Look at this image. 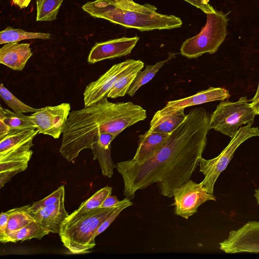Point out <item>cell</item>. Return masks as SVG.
Here are the masks:
<instances>
[{"instance_id": "27", "label": "cell", "mask_w": 259, "mask_h": 259, "mask_svg": "<svg viewBox=\"0 0 259 259\" xmlns=\"http://www.w3.org/2000/svg\"><path fill=\"white\" fill-rule=\"evenodd\" d=\"M144 62L119 78L107 95V98H116L123 97L136 78L138 73L144 67Z\"/></svg>"}, {"instance_id": "11", "label": "cell", "mask_w": 259, "mask_h": 259, "mask_svg": "<svg viewBox=\"0 0 259 259\" xmlns=\"http://www.w3.org/2000/svg\"><path fill=\"white\" fill-rule=\"evenodd\" d=\"M219 245L220 249L226 253H259V222L249 221L231 231Z\"/></svg>"}, {"instance_id": "7", "label": "cell", "mask_w": 259, "mask_h": 259, "mask_svg": "<svg viewBox=\"0 0 259 259\" xmlns=\"http://www.w3.org/2000/svg\"><path fill=\"white\" fill-rule=\"evenodd\" d=\"M258 136V128L252 127L250 124H246L239 128L229 144L218 156L210 159H205L202 157L200 158L199 171L204 176L201 183L207 192L213 194L217 179L228 166L237 148L247 139Z\"/></svg>"}, {"instance_id": "22", "label": "cell", "mask_w": 259, "mask_h": 259, "mask_svg": "<svg viewBox=\"0 0 259 259\" xmlns=\"http://www.w3.org/2000/svg\"><path fill=\"white\" fill-rule=\"evenodd\" d=\"M51 34L47 32H28L22 29H15L10 26L0 32V44L18 42L30 39H49Z\"/></svg>"}, {"instance_id": "19", "label": "cell", "mask_w": 259, "mask_h": 259, "mask_svg": "<svg viewBox=\"0 0 259 259\" xmlns=\"http://www.w3.org/2000/svg\"><path fill=\"white\" fill-rule=\"evenodd\" d=\"M169 134L148 130L139 135L138 148L132 159L141 163L151 158L161 148Z\"/></svg>"}, {"instance_id": "23", "label": "cell", "mask_w": 259, "mask_h": 259, "mask_svg": "<svg viewBox=\"0 0 259 259\" xmlns=\"http://www.w3.org/2000/svg\"><path fill=\"white\" fill-rule=\"evenodd\" d=\"M0 120L5 123L10 129H37L36 125L30 115L23 113H16L7 109L0 107Z\"/></svg>"}, {"instance_id": "12", "label": "cell", "mask_w": 259, "mask_h": 259, "mask_svg": "<svg viewBox=\"0 0 259 259\" xmlns=\"http://www.w3.org/2000/svg\"><path fill=\"white\" fill-rule=\"evenodd\" d=\"M140 38L122 37L96 42L91 49L88 57L90 64L126 56L132 52Z\"/></svg>"}, {"instance_id": "28", "label": "cell", "mask_w": 259, "mask_h": 259, "mask_svg": "<svg viewBox=\"0 0 259 259\" xmlns=\"http://www.w3.org/2000/svg\"><path fill=\"white\" fill-rule=\"evenodd\" d=\"M0 96L6 105L16 113H34L38 110L22 102L5 88L2 83L0 84Z\"/></svg>"}, {"instance_id": "13", "label": "cell", "mask_w": 259, "mask_h": 259, "mask_svg": "<svg viewBox=\"0 0 259 259\" xmlns=\"http://www.w3.org/2000/svg\"><path fill=\"white\" fill-rule=\"evenodd\" d=\"M65 197L57 203L29 212L34 220L50 233L59 234L61 225L69 215L64 205Z\"/></svg>"}, {"instance_id": "14", "label": "cell", "mask_w": 259, "mask_h": 259, "mask_svg": "<svg viewBox=\"0 0 259 259\" xmlns=\"http://www.w3.org/2000/svg\"><path fill=\"white\" fill-rule=\"evenodd\" d=\"M230 94L223 88L210 87L208 89L198 92L191 96L174 101H168L161 109L162 111L177 110L182 108L200 105L215 101L228 99Z\"/></svg>"}, {"instance_id": "8", "label": "cell", "mask_w": 259, "mask_h": 259, "mask_svg": "<svg viewBox=\"0 0 259 259\" xmlns=\"http://www.w3.org/2000/svg\"><path fill=\"white\" fill-rule=\"evenodd\" d=\"M143 63L141 60L127 59L113 65L96 81L89 83L83 92L84 106L91 105L107 98L117 80Z\"/></svg>"}, {"instance_id": "6", "label": "cell", "mask_w": 259, "mask_h": 259, "mask_svg": "<svg viewBox=\"0 0 259 259\" xmlns=\"http://www.w3.org/2000/svg\"><path fill=\"white\" fill-rule=\"evenodd\" d=\"M246 96L233 102L222 101L210 116L209 127L232 138L242 124L254 122L256 115Z\"/></svg>"}, {"instance_id": "25", "label": "cell", "mask_w": 259, "mask_h": 259, "mask_svg": "<svg viewBox=\"0 0 259 259\" xmlns=\"http://www.w3.org/2000/svg\"><path fill=\"white\" fill-rule=\"evenodd\" d=\"M172 55H171L167 59L158 62L154 65H147L143 71H140L138 73L126 94L131 97L133 96L139 89L148 83L154 77L160 68L172 58Z\"/></svg>"}, {"instance_id": "38", "label": "cell", "mask_w": 259, "mask_h": 259, "mask_svg": "<svg viewBox=\"0 0 259 259\" xmlns=\"http://www.w3.org/2000/svg\"><path fill=\"white\" fill-rule=\"evenodd\" d=\"M254 197H255L257 202L259 205V188L255 190Z\"/></svg>"}, {"instance_id": "10", "label": "cell", "mask_w": 259, "mask_h": 259, "mask_svg": "<svg viewBox=\"0 0 259 259\" xmlns=\"http://www.w3.org/2000/svg\"><path fill=\"white\" fill-rule=\"evenodd\" d=\"M70 109L69 103H62L38 109L30 116L39 133L58 139L64 131Z\"/></svg>"}, {"instance_id": "5", "label": "cell", "mask_w": 259, "mask_h": 259, "mask_svg": "<svg viewBox=\"0 0 259 259\" xmlns=\"http://www.w3.org/2000/svg\"><path fill=\"white\" fill-rule=\"evenodd\" d=\"M230 13L216 11L214 13L207 14L205 26L197 35L183 42L181 54L188 59H194L205 53H216L228 34Z\"/></svg>"}, {"instance_id": "26", "label": "cell", "mask_w": 259, "mask_h": 259, "mask_svg": "<svg viewBox=\"0 0 259 259\" xmlns=\"http://www.w3.org/2000/svg\"><path fill=\"white\" fill-rule=\"evenodd\" d=\"M63 0H36V21H53L57 19Z\"/></svg>"}, {"instance_id": "39", "label": "cell", "mask_w": 259, "mask_h": 259, "mask_svg": "<svg viewBox=\"0 0 259 259\" xmlns=\"http://www.w3.org/2000/svg\"><path fill=\"white\" fill-rule=\"evenodd\" d=\"M130 1H133V0H130Z\"/></svg>"}, {"instance_id": "4", "label": "cell", "mask_w": 259, "mask_h": 259, "mask_svg": "<svg viewBox=\"0 0 259 259\" xmlns=\"http://www.w3.org/2000/svg\"><path fill=\"white\" fill-rule=\"evenodd\" d=\"M120 202V201H119ZM96 208L84 212L73 211L62 223L59 235L71 253L84 254L96 245L95 233L101 224L118 206Z\"/></svg>"}, {"instance_id": "3", "label": "cell", "mask_w": 259, "mask_h": 259, "mask_svg": "<svg viewBox=\"0 0 259 259\" xmlns=\"http://www.w3.org/2000/svg\"><path fill=\"white\" fill-rule=\"evenodd\" d=\"M82 9L94 18L141 31L171 29L183 24L180 18L161 14L154 6L141 5L130 0H95L87 2Z\"/></svg>"}, {"instance_id": "20", "label": "cell", "mask_w": 259, "mask_h": 259, "mask_svg": "<svg viewBox=\"0 0 259 259\" xmlns=\"http://www.w3.org/2000/svg\"><path fill=\"white\" fill-rule=\"evenodd\" d=\"M184 108L170 111H157L150 123L149 131L170 134L186 119Z\"/></svg>"}, {"instance_id": "37", "label": "cell", "mask_w": 259, "mask_h": 259, "mask_svg": "<svg viewBox=\"0 0 259 259\" xmlns=\"http://www.w3.org/2000/svg\"><path fill=\"white\" fill-rule=\"evenodd\" d=\"M258 98H259V81H258V87H257V89L256 90V92L255 95L254 96V97L249 101H251V102H253L256 101Z\"/></svg>"}, {"instance_id": "17", "label": "cell", "mask_w": 259, "mask_h": 259, "mask_svg": "<svg viewBox=\"0 0 259 259\" xmlns=\"http://www.w3.org/2000/svg\"><path fill=\"white\" fill-rule=\"evenodd\" d=\"M32 154L33 151L29 150L0 157V188L16 174L27 168Z\"/></svg>"}, {"instance_id": "30", "label": "cell", "mask_w": 259, "mask_h": 259, "mask_svg": "<svg viewBox=\"0 0 259 259\" xmlns=\"http://www.w3.org/2000/svg\"><path fill=\"white\" fill-rule=\"evenodd\" d=\"M65 196V187L64 185H61L48 196L33 203L28 208L27 210L29 212H33L42 207L55 204L61 199L64 198Z\"/></svg>"}, {"instance_id": "2", "label": "cell", "mask_w": 259, "mask_h": 259, "mask_svg": "<svg viewBox=\"0 0 259 259\" xmlns=\"http://www.w3.org/2000/svg\"><path fill=\"white\" fill-rule=\"evenodd\" d=\"M107 98L70 112L59 150L68 162H73L82 150L91 149L100 134L109 133L117 137L147 117L146 110L138 105L113 103Z\"/></svg>"}, {"instance_id": "35", "label": "cell", "mask_w": 259, "mask_h": 259, "mask_svg": "<svg viewBox=\"0 0 259 259\" xmlns=\"http://www.w3.org/2000/svg\"><path fill=\"white\" fill-rule=\"evenodd\" d=\"M31 0H12L13 3L21 9L26 8Z\"/></svg>"}, {"instance_id": "15", "label": "cell", "mask_w": 259, "mask_h": 259, "mask_svg": "<svg viewBox=\"0 0 259 259\" xmlns=\"http://www.w3.org/2000/svg\"><path fill=\"white\" fill-rule=\"evenodd\" d=\"M39 133L37 129L13 130L0 139V157L30 150L33 140Z\"/></svg>"}, {"instance_id": "9", "label": "cell", "mask_w": 259, "mask_h": 259, "mask_svg": "<svg viewBox=\"0 0 259 259\" xmlns=\"http://www.w3.org/2000/svg\"><path fill=\"white\" fill-rule=\"evenodd\" d=\"M173 196L175 214L186 220L196 213L202 204L216 200L213 194L203 188L201 182L197 183L191 179L177 188Z\"/></svg>"}, {"instance_id": "34", "label": "cell", "mask_w": 259, "mask_h": 259, "mask_svg": "<svg viewBox=\"0 0 259 259\" xmlns=\"http://www.w3.org/2000/svg\"><path fill=\"white\" fill-rule=\"evenodd\" d=\"M119 201L115 196L109 195L104 200L100 208H108L116 205Z\"/></svg>"}, {"instance_id": "29", "label": "cell", "mask_w": 259, "mask_h": 259, "mask_svg": "<svg viewBox=\"0 0 259 259\" xmlns=\"http://www.w3.org/2000/svg\"><path fill=\"white\" fill-rule=\"evenodd\" d=\"M112 187L107 186L99 190L91 197L83 201L74 211L84 212L100 207L104 200L112 193Z\"/></svg>"}, {"instance_id": "1", "label": "cell", "mask_w": 259, "mask_h": 259, "mask_svg": "<svg viewBox=\"0 0 259 259\" xmlns=\"http://www.w3.org/2000/svg\"><path fill=\"white\" fill-rule=\"evenodd\" d=\"M210 116L196 108L170 134L161 148L139 163L132 159L116 164L123 182V194L130 199L136 192L156 183L160 195L173 196L177 188L188 182L199 165L210 130Z\"/></svg>"}, {"instance_id": "24", "label": "cell", "mask_w": 259, "mask_h": 259, "mask_svg": "<svg viewBox=\"0 0 259 259\" xmlns=\"http://www.w3.org/2000/svg\"><path fill=\"white\" fill-rule=\"evenodd\" d=\"M30 205H26L9 210V216L8 224L5 236L2 239L9 234L17 231L35 221L27 210Z\"/></svg>"}, {"instance_id": "21", "label": "cell", "mask_w": 259, "mask_h": 259, "mask_svg": "<svg viewBox=\"0 0 259 259\" xmlns=\"http://www.w3.org/2000/svg\"><path fill=\"white\" fill-rule=\"evenodd\" d=\"M49 233L50 232L44 229L38 223L34 221L23 228L9 234L0 241L1 243H15L19 241H23L32 238L41 239Z\"/></svg>"}, {"instance_id": "33", "label": "cell", "mask_w": 259, "mask_h": 259, "mask_svg": "<svg viewBox=\"0 0 259 259\" xmlns=\"http://www.w3.org/2000/svg\"><path fill=\"white\" fill-rule=\"evenodd\" d=\"M9 216V210L2 212L0 215V239L5 235Z\"/></svg>"}, {"instance_id": "31", "label": "cell", "mask_w": 259, "mask_h": 259, "mask_svg": "<svg viewBox=\"0 0 259 259\" xmlns=\"http://www.w3.org/2000/svg\"><path fill=\"white\" fill-rule=\"evenodd\" d=\"M132 205L133 203L131 201V199L126 197L120 201L118 206L99 227L95 233V237L104 231L123 209Z\"/></svg>"}, {"instance_id": "32", "label": "cell", "mask_w": 259, "mask_h": 259, "mask_svg": "<svg viewBox=\"0 0 259 259\" xmlns=\"http://www.w3.org/2000/svg\"><path fill=\"white\" fill-rule=\"evenodd\" d=\"M200 9L205 14L214 13L216 10L209 4V0H184Z\"/></svg>"}, {"instance_id": "18", "label": "cell", "mask_w": 259, "mask_h": 259, "mask_svg": "<svg viewBox=\"0 0 259 259\" xmlns=\"http://www.w3.org/2000/svg\"><path fill=\"white\" fill-rule=\"evenodd\" d=\"M116 137L109 133L100 134L91 148L93 159L98 160L102 175L109 178L112 177L113 169L116 168L111 156V143Z\"/></svg>"}, {"instance_id": "36", "label": "cell", "mask_w": 259, "mask_h": 259, "mask_svg": "<svg viewBox=\"0 0 259 259\" xmlns=\"http://www.w3.org/2000/svg\"><path fill=\"white\" fill-rule=\"evenodd\" d=\"M251 106L254 109L256 115L259 114V98L255 102L250 103Z\"/></svg>"}, {"instance_id": "16", "label": "cell", "mask_w": 259, "mask_h": 259, "mask_svg": "<svg viewBox=\"0 0 259 259\" xmlns=\"http://www.w3.org/2000/svg\"><path fill=\"white\" fill-rule=\"evenodd\" d=\"M32 55L29 43H6L0 49V63L12 70L22 71Z\"/></svg>"}]
</instances>
